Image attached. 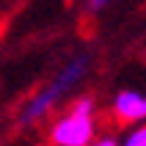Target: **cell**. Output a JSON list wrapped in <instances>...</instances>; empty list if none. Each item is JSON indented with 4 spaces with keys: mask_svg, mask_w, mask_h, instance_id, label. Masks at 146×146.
I'll return each mask as SVG.
<instances>
[{
    "mask_svg": "<svg viewBox=\"0 0 146 146\" xmlns=\"http://www.w3.org/2000/svg\"><path fill=\"white\" fill-rule=\"evenodd\" d=\"M88 146H119V138H113V135H97V141H91Z\"/></svg>",
    "mask_w": 146,
    "mask_h": 146,
    "instance_id": "cell-5",
    "label": "cell"
},
{
    "mask_svg": "<svg viewBox=\"0 0 146 146\" xmlns=\"http://www.w3.org/2000/svg\"><path fill=\"white\" fill-rule=\"evenodd\" d=\"M110 113L119 124H146V94L135 88H121L110 102Z\"/></svg>",
    "mask_w": 146,
    "mask_h": 146,
    "instance_id": "cell-3",
    "label": "cell"
},
{
    "mask_svg": "<svg viewBox=\"0 0 146 146\" xmlns=\"http://www.w3.org/2000/svg\"><path fill=\"white\" fill-rule=\"evenodd\" d=\"M108 3H113V0H88V8L91 11H102Z\"/></svg>",
    "mask_w": 146,
    "mask_h": 146,
    "instance_id": "cell-6",
    "label": "cell"
},
{
    "mask_svg": "<svg viewBox=\"0 0 146 146\" xmlns=\"http://www.w3.org/2000/svg\"><path fill=\"white\" fill-rule=\"evenodd\" d=\"M88 64H91L88 55L72 58V61H69V64H66L47 86H41V88L22 105V110H19V124H22V127H31V124L44 121V119L55 110L58 102L80 86V80L86 77V72H88Z\"/></svg>",
    "mask_w": 146,
    "mask_h": 146,
    "instance_id": "cell-1",
    "label": "cell"
},
{
    "mask_svg": "<svg viewBox=\"0 0 146 146\" xmlns=\"http://www.w3.org/2000/svg\"><path fill=\"white\" fill-rule=\"evenodd\" d=\"M119 146H146V124H135L124 132V138L119 141Z\"/></svg>",
    "mask_w": 146,
    "mask_h": 146,
    "instance_id": "cell-4",
    "label": "cell"
},
{
    "mask_svg": "<svg viewBox=\"0 0 146 146\" xmlns=\"http://www.w3.org/2000/svg\"><path fill=\"white\" fill-rule=\"evenodd\" d=\"M99 135L97 121V102L91 97H77L69 102L61 116L52 119L47 127L50 146H88Z\"/></svg>",
    "mask_w": 146,
    "mask_h": 146,
    "instance_id": "cell-2",
    "label": "cell"
}]
</instances>
